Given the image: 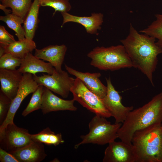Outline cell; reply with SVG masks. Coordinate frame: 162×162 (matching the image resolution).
I'll return each mask as SVG.
<instances>
[{
    "mask_svg": "<svg viewBox=\"0 0 162 162\" xmlns=\"http://www.w3.org/2000/svg\"><path fill=\"white\" fill-rule=\"evenodd\" d=\"M65 68L70 74L80 79L88 89L98 97L102 99L105 96L107 92V88L99 79L101 76L100 73L82 72L76 70L66 64Z\"/></svg>",
    "mask_w": 162,
    "mask_h": 162,
    "instance_id": "13",
    "label": "cell"
},
{
    "mask_svg": "<svg viewBox=\"0 0 162 162\" xmlns=\"http://www.w3.org/2000/svg\"><path fill=\"white\" fill-rule=\"evenodd\" d=\"M22 76L23 74L17 69H0V90L12 101L17 93Z\"/></svg>",
    "mask_w": 162,
    "mask_h": 162,
    "instance_id": "16",
    "label": "cell"
},
{
    "mask_svg": "<svg viewBox=\"0 0 162 162\" xmlns=\"http://www.w3.org/2000/svg\"><path fill=\"white\" fill-rule=\"evenodd\" d=\"M87 56L92 59L90 65L100 70L113 71L133 67L122 44L108 47L97 46L89 52Z\"/></svg>",
    "mask_w": 162,
    "mask_h": 162,
    "instance_id": "4",
    "label": "cell"
},
{
    "mask_svg": "<svg viewBox=\"0 0 162 162\" xmlns=\"http://www.w3.org/2000/svg\"><path fill=\"white\" fill-rule=\"evenodd\" d=\"M134 146L123 141L108 144L104 153L103 162H136Z\"/></svg>",
    "mask_w": 162,
    "mask_h": 162,
    "instance_id": "11",
    "label": "cell"
},
{
    "mask_svg": "<svg viewBox=\"0 0 162 162\" xmlns=\"http://www.w3.org/2000/svg\"><path fill=\"white\" fill-rule=\"evenodd\" d=\"M63 17L61 25L68 22H76L80 24L85 28L87 33L97 34L98 30L100 29L103 22V15L101 13H92L88 16H80L71 14L68 12L61 13Z\"/></svg>",
    "mask_w": 162,
    "mask_h": 162,
    "instance_id": "15",
    "label": "cell"
},
{
    "mask_svg": "<svg viewBox=\"0 0 162 162\" xmlns=\"http://www.w3.org/2000/svg\"><path fill=\"white\" fill-rule=\"evenodd\" d=\"M39 85L34 80L33 75L28 73L23 74L16 95L12 100L6 119L0 125V133L9 124L14 123L15 114L23 100L29 94L34 92Z\"/></svg>",
    "mask_w": 162,
    "mask_h": 162,
    "instance_id": "9",
    "label": "cell"
},
{
    "mask_svg": "<svg viewBox=\"0 0 162 162\" xmlns=\"http://www.w3.org/2000/svg\"><path fill=\"white\" fill-rule=\"evenodd\" d=\"M5 53V50L4 47L0 46V57L2 56Z\"/></svg>",
    "mask_w": 162,
    "mask_h": 162,
    "instance_id": "32",
    "label": "cell"
},
{
    "mask_svg": "<svg viewBox=\"0 0 162 162\" xmlns=\"http://www.w3.org/2000/svg\"><path fill=\"white\" fill-rule=\"evenodd\" d=\"M160 123H162V92L141 107L129 112L118 131V138L131 143L132 136L136 131Z\"/></svg>",
    "mask_w": 162,
    "mask_h": 162,
    "instance_id": "2",
    "label": "cell"
},
{
    "mask_svg": "<svg viewBox=\"0 0 162 162\" xmlns=\"http://www.w3.org/2000/svg\"><path fill=\"white\" fill-rule=\"evenodd\" d=\"M131 143L134 147L136 162H162V123L136 130Z\"/></svg>",
    "mask_w": 162,
    "mask_h": 162,
    "instance_id": "3",
    "label": "cell"
},
{
    "mask_svg": "<svg viewBox=\"0 0 162 162\" xmlns=\"http://www.w3.org/2000/svg\"><path fill=\"white\" fill-rule=\"evenodd\" d=\"M75 101L73 99L65 100L62 99L44 87L40 109L43 114L58 111H76L77 108L74 105Z\"/></svg>",
    "mask_w": 162,
    "mask_h": 162,
    "instance_id": "12",
    "label": "cell"
},
{
    "mask_svg": "<svg viewBox=\"0 0 162 162\" xmlns=\"http://www.w3.org/2000/svg\"><path fill=\"white\" fill-rule=\"evenodd\" d=\"M0 161L1 162H19L11 154L1 148Z\"/></svg>",
    "mask_w": 162,
    "mask_h": 162,
    "instance_id": "30",
    "label": "cell"
},
{
    "mask_svg": "<svg viewBox=\"0 0 162 162\" xmlns=\"http://www.w3.org/2000/svg\"><path fill=\"white\" fill-rule=\"evenodd\" d=\"M67 47L64 44L50 45L41 49H36L34 56L37 58L47 61L54 67L56 71L62 70L63 62Z\"/></svg>",
    "mask_w": 162,
    "mask_h": 162,
    "instance_id": "14",
    "label": "cell"
},
{
    "mask_svg": "<svg viewBox=\"0 0 162 162\" xmlns=\"http://www.w3.org/2000/svg\"><path fill=\"white\" fill-rule=\"evenodd\" d=\"M33 141L27 129L14 123L8 124L0 133V148L10 153L28 145Z\"/></svg>",
    "mask_w": 162,
    "mask_h": 162,
    "instance_id": "8",
    "label": "cell"
},
{
    "mask_svg": "<svg viewBox=\"0 0 162 162\" xmlns=\"http://www.w3.org/2000/svg\"><path fill=\"white\" fill-rule=\"evenodd\" d=\"M39 1L40 6L50 7L54 9L53 16L57 11L68 12L71 9L69 0H39Z\"/></svg>",
    "mask_w": 162,
    "mask_h": 162,
    "instance_id": "26",
    "label": "cell"
},
{
    "mask_svg": "<svg viewBox=\"0 0 162 162\" xmlns=\"http://www.w3.org/2000/svg\"><path fill=\"white\" fill-rule=\"evenodd\" d=\"M22 58L15 57L9 53H6L0 57V69L16 70L20 65Z\"/></svg>",
    "mask_w": 162,
    "mask_h": 162,
    "instance_id": "27",
    "label": "cell"
},
{
    "mask_svg": "<svg viewBox=\"0 0 162 162\" xmlns=\"http://www.w3.org/2000/svg\"><path fill=\"white\" fill-rule=\"evenodd\" d=\"M156 39L138 32L130 23L127 37L120 40L132 63L133 67L140 70L154 86L153 74L158 64V56L162 53V48Z\"/></svg>",
    "mask_w": 162,
    "mask_h": 162,
    "instance_id": "1",
    "label": "cell"
},
{
    "mask_svg": "<svg viewBox=\"0 0 162 162\" xmlns=\"http://www.w3.org/2000/svg\"><path fill=\"white\" fill-rule=\"evenodd\" d=\"M155 16L156 19L140 32L154 38L157 44L162 48V14H156Z\"/></svg>",
    "mask_w": 162,
    "mask_h": 162,
    "instance_id": "24",
    "label": "cell"
},
{
    "mask_svg": "<svg viewBox=\"0 0 162 162\" xmlns=\"http://www.w3.org/2000/svg\"><path fill=\"white\" fill-rule=\"evenodd\" d=\"M122 124H111L106 118L95 115L88 124V133L80 136L82 141L76 144L74 148H77L82 145L88 143L108 144L118 138V132Z\"/></svg>",
    "mask_w": 162,
    "mask_h": 162,
    "instance_id": "5",
    "label": "cell"
},
{
    "mask_svg": "<svg viewBox=\"0 0 162 162\" xmlns=\"http://www.w3.org/2000/svg\"><path fill=\"white\" fill-rule=\"evenodd\" d=\"M6 7L4 6L3 4H0V9L2 10L5 13V14H6V15H7L8 14H10V13L12 12V10L9 9H6Z\"/></svg>",
    "mask_w": 162,
    "mask_h": 162,
    "instance_id": "31",
    "label": "cell"
},
{
    "mask_svg": "<svg viewBox=\"0 0 162 162\" xmlns=\"http://www.w3.org/2000/svg\"><path fill=\"white\" fill-rule=\"evenodd\" d=\"M33 76L39 86H43L64 98L68 97L75 80L63 70L60 72L56 71L51 75L43 74L40 76L36 74Z\"/></svg>",
    "mask_w": 162,
    "mask_h": 162,
    "instance_id": "7",
    "label": "cell"
},
{
    "mask_svg": "<svg viewBox=\"0 0 162 162\" xmlns=\"http://www.w3.org/2000/svg\"><path fill=\"white\" fill-rule=\"evenodd\" d=\"M0 20L5 22L10 28L15 32L18 40L23 39L25 38L24 30L21 26L23 23V19L10 13L4 16H1Z\"/></svg>",
    "mask_w": 162,
    "mask_h": 162,
    "instance_id": "23",
    "label": "cell"
},
{
    "mask_svg": "<svg viewBox=\"0 0 162 162\" xmlns=\"http://www.w3.org/2000/svg\"><path fill=\"white\" fill-rule=\"evenodd\" d=\"M106 80L107 92L102 101L111 116L114 118L115 123H123L134 107L123 105L122 103V97L114 88L110 78H106Z\"/></svg>",
    "mask_w": 162,
    "mask_h": 162,
    "instance_id": "10",
    "label": "cell"
},
{
    "mask_svg": "<svg viewBox=\"0 0 162 162\" xmlns=\"http://www.w3.org/2000/svg\"><path fill=\"white\" fill-rule=\"evenodd\" d=\"M30 137L33 141L55 146L64 142L61 133L56 134L49 127L37 134H30Z\"/></svg>",
    "mask_w": 162,
    "mask_h": 162,
    "instance_id": "21",
    "label": "cell"
},
{
    "mask_svg": "<svg viewBox=\"0 0 162 162\" xmlns=\"http://www.w3.org/2000/svg\"><path fill=\"white\" fill-rule=\"evenodd\" d=\"M40 6L39 0H34L24 19L23 27L26 38L33 39L39 21L38 15Z\"/></svg>",
    "mask_w": 162,
    "mask_h": 162,
    "instance_id": "19",
    "label": "cell"
},
{
    "mask_svg": "<svg viewBox=\"0 0 162 162\" xmlns=\"http://www.w3.org/2000/svg\"><path fill=\"white\" fill-rule=\"evenodd\" d=\"M70 91L73 99L90 111L106 118L111 116L102 99L88 89L79 78L75 79Z\"/></svg>",
    "mask_w": 162,
    "mask_h": 162,
    "instance_id": "6",
    "label": "cell"
},
{
    "mask_svg": "<svg viewBox=\"0 0 162 162\" xmlns=\"http://www.w3.org/2000/svg\"><path fill=\"white\" fill-rule=\"evenodd\" d=\"M5 7L10 8L12 14L23 20L32 5V0H1Z\"/></svg>",
    "mask_w": 162,
    "mask_h": 162,
    "instance_id": "22",
    "label": "cell"
},
{
    "mask_svg": "<svg viewBox=\"0 0 162 162\" xmlns=\"http://www.w3.org/2000/svg\"><path fill=\"white\" fill-rule=\"evenodd\" d=\"M15 41L14 36L10 34L4 26L0 25V45H7Z\"/></svg>",
    "mask_w": 162,
    "mask_h": 162,
    "instance_id": "29",
    "label": "cell"
},
{
    "mask_svg": "<svg viewBox=\"0 0 162 162\" xmlns=\"http://www.w3.org/2000/svg\"><path fill=\"white\" fill-rule=\"evenodd\" d=\"M44 87L43 86L39 85L32 93L29 103L22 113L23 116H26L31 112L41 109Z\"/></svg>",
    "mask_w": 162,
    "mask_h": 162,
    "instance_id": "25",
    "label": "cell"
},
{
    "mask_svg": "<svg viewBox=\"0 0 162 162\" xmlns=\"http://www.w3.org/2000/svg\"><path fill=\"white\" fill-rule=\"evenodd\" d=\"M10 153L19 162H40L44 159L47 156L43 143L35 141Z\"/></svg>",
    "mask_w": 162,
    "mask_h": 162,
    "instance_id": "17",
    "label": "cell"
},
{
    "mask_svg": "<svg viewBox=\"0 0 162 162\" xmlns=\"http://www.w3.org/2000/svg\"><path fill=\"white\" fill-rule=\"evenodd\" d=\"M0 46L4 47L5 53H9L20 58H23L27 54L31 53L36 49L35 42L33 40L25 38L7 45Z\"/></svg>",
    "mask_w": 162,
    "mask_h": 162,
    "instance_id": "20",
    "label": "cell"
},
{
    "mask_svg": "<svg viewBox=\"0 0 162 162\" xmlns=\"http://www.w3.org/2000/svg\"><path fill=\"white\" fill-rule=\"evenodd\" d=\"M12 100L2 91H0V124L6 119L10 109Z\"/></svg>",
    "mask_w": 162,
    "mask_h": 162,
    "instance_id": "28",
    "label": "cell"
},
{
    "mask_svg": "<svg viewBox=\"0 0 162 162\" xmlns=\"http://www.w3.org/2000/svg\"><path fill=\"white\" fill-rule=\"evenodd\" d=\"M17 70L22 74L28 73L33 75L38 72L51 75L56 71L51 63L37 58L31 53H28L22 58L20 65Z\"/></svg>",
    "mask_w": 162,
    "mask_h": 162,
    "instance_id": "18",
    "label": "cell"
}]
</instances>
